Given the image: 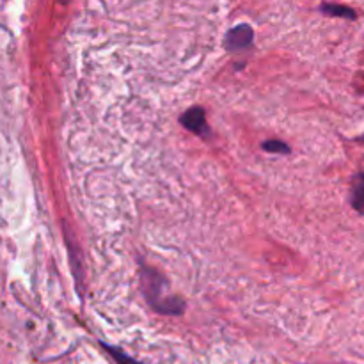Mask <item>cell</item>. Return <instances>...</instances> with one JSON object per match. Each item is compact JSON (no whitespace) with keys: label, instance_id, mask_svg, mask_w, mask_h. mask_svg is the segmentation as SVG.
<instances>
[{"label":"cell","instance_id":"obj_1","mask_svg":"<svg viewBox=\"0 0 364 364\" xmlns=\"http://www.w3.org/2000/svg\"><path fill=\"white\" fill-rule=\"evenodd\" d=\"M164 287H166V281L155 270H142V288L151 308L167 315H180L183 311V302L176 297H166Z\"/></svg>","mask_w":364,"mask_h":364},{"label":"cell","instance_id":"obj_2","mask_svg":"<svg viewBox=\"0 0 364 364\" xmlns=\"http://www.w3.org/2000/svg\"><path fill=\"white\" fill-rule=\"evenodd\" d=\"M180 121L187 130L192 132V134L201 135V137H208L210 135L208 124H206L205 110H203L201 107H192V109H188L187 112L181 116Z\"/></svg>","mask_w":364,"mask_h":364},{"label":"cell","instance_id":"obj_3","mask_svg":"<svg viewBox=\"0 0 364 364\" xmlns=\"http://www.w3.org/2000/svg\"><path fill=\"white\" fill-rule=\"evenodd\" d=\"M252 38H255V32L249 25H238L233 31H230L226 38V48L230 52H238V50L249 48L252 45Z\"/></svg>","mask_w":364,"mask_h":364},{"label":"cell","instance_id":"obj_4","mask_svg":"<svg viewBox=\"0 0 364 364\" xmlns=\"http://www.w3.org/2000/svg\"><path fill=\"white\" fill-rule=\"evenodd\" d=\"M103 347H105V350L112 355L114 361H116L117 364H139V363H135L130 355H127L123 350H119V348L109 347V345H103Z\"/></svg>","mask_w":364,"mask_h":364},{"label":"cell","instance_id":"obj_5","mask_svg":"<svg viewBox=\"0 0 364 364\" xmlns=\"http://www.w3.org/2000/svg\"><path fill=\"white\" fill-rule=\"evenodd\" d=\"M263 149H267L269 153H288L290 151V148H288L284 142L277 141V139H274V141H267L265 144H263Z\"/></svg>","mask_w":364,"mask_h":364},{"label":"cell","instance_id":"obj_6","mask_svg":"<svg viewBox=\"0 0 364 364\" xmlns=\"http://www.w3.org/2000/svg\"><path fill=\"white\" fill-rule=\"evenodd\" d=\"M71 0H59V4H70Z\"/></svg>","mask_w":364,"mask_h":364}]
</instances>
